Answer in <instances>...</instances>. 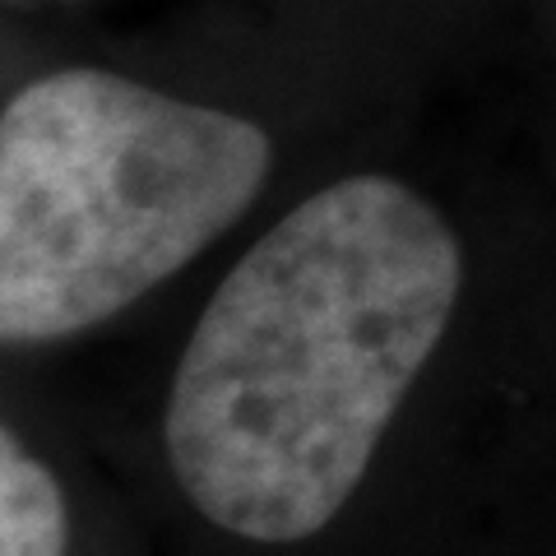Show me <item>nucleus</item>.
Wrapping results in <instances>:
<instances>
[{"label":"nucleus","mask_w":556,"mask_h":556,"mask_svg":"<svg viewBox=\"0 0 556 556\" xmlns=\"http://www.w3.org/2000/svg\"><path fill=\"white\" fill-rule=\"evenodd\" d=\"M556 288V177L450 186L353 163L292 195L208 292L163 441L255 547L316 543L445 367Z\"/></svg>","instance_id":"nucleus-1"},{"label":"nucleus","mask_w":556,"mask_h":556,"mask_svg":"<svg viewBox=\"0 0 556 556\" xmlns=\"http://www.w3.org/2000/svg\"><path fill=\"white\" fill-rule=\"evenodd\" d=\"M283 135L255 108L56 70L0 112V343L121 316L274 190Z\"/></svg>","instance_id":"nucleus-2"},{"label":"nucleus","mask_w":556,"mask_h":556,"mask_svg":"<svg viewBox=\"0 0 556 556\" xmlns=\"http://www.w3.org/2000/svg\"><path fill=\"white\" fill-rule=\"evenodd\" d=\"M65 533L61 482L0 427V556H61Z\"/></svg>","instance_id":"nucleus-3"},{"label":"nucleus","mask_w":556,"mask_h":556,"mask_svg":"<svg viewBox=\"0 0 556 556\" xmlns=\"http://www.w3.org/2000/svg\"><path fill=\"white\" fill-rule=\"evenodd\" d=\"M515 33L525 42V70L533 93L538 163L556 177V0H515Z\"/></svg>","instance_id":"nucleus-4"}]
</instances>
